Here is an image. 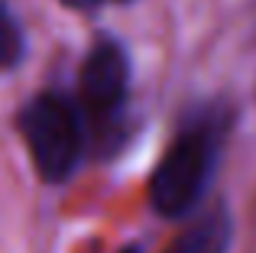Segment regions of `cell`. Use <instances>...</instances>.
Masks as SVG:
<instances>
[{
  "label": "cell",
  "instance_id": "5",
  "mask_svg": "<svg viewBox=\"0 0 256 253\" xmlns=\"http://www.w3.org/2000/svg\"><path fill=\"white\" fill-rule=\"evenodd\" d=\"M23 52H26V39H23L20 23L6 10H0V72L20 65Z\"/></svg>",
  "mask_w": 256,
  "mask_h": 253
},
{
  "label": "cell",
  "instance_id": "6",
  "mask_svg": "<svg viewBox=\"0 0 256 253\" xmlns=\"http://www.w3.org/2000/svg\"><path fill=\"white\" fill-rule=\"evenodd\" d=\"M94 4H104V0H91V6ZM110 4H126V0H110Z\"/></svg>",
  "mask_w": 256,
  "mask_h": 253
},
{
  "label": "cell",
  "instance_id": "1",
  "mask_svg": "<svg viewBox=\"0 0 256 253\" xmlns=\"http://www.w3.org/2000/svg\"><path fill=\"white\" fill-rule=\"evenodd\" d=\"M220 143H224L220 114L192 117L182 126L150 176V204L156 214L178 221L198 208L218 169Z\"/></svg>",
  "mask_w": 256,
  "mask_h": 253
},
{
  "label": "cell",
  "instance_id": "2",
  "mask_svg": "<svg viewBox=\"0 0 256 253\" xmlns=\"http://www.w3.org/2000/svg\"><path fill=\"white\" fill-rule=\"evenodd\" d=\"M16 124L42 182L58 185L72 178L84 152V126L78 104L56 91H42L23 104Z\"/></svg>",
  "mask_w": 256,
  "mask_h": 253
},
{
  "label": "cell",
  "instance_id": "3",
  "mask_svg": "<svg viewBox=\"0 0 256 253\" xmlns=\"http://www.w3.org/2000/svg\"><path fill=\"white\" fill-rule=\"evenodd\" d=\"M130 91V58L114 39H100L84 56L78 72V98L94 120H110L120 114Z\"/></svg>",
  "mask_w": 256,
  "mask_h": 253
},
{
  "label": "cell",
  "instance_id": "7",
  "mask_svg": "<svg viewBox=\"0 0 256 253\" xmlns=\"http://www.w3.org/2000/svg\"><path fill=\"white\" fill-rule=\"evenodd\" d=\"M124 253H140V250H136V247H126V250H124Z\"/></svg>",
  "mask_w": 256,
  "mask_h": 253
},
{
  "label": "cell",
  "instance_id": "4",
  "mask_svg": "<svg viewBox=\"0 0 256 253\" xmlns=\"http://www.w3.org/2000/svg\"><path fill=\"white\" fill-rule=\"evenodd\" d=\"M230 244H234V218L227 204H214L211 211L194 218L169 244L166 253H227Z\"/></svg>",
  "mask_w": 256,
  "mask_h": 253
}]
</instances>
